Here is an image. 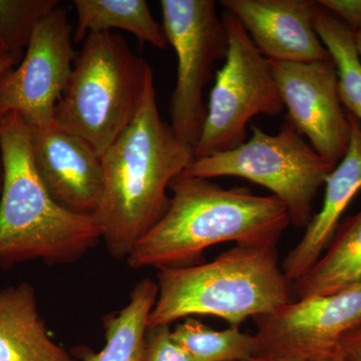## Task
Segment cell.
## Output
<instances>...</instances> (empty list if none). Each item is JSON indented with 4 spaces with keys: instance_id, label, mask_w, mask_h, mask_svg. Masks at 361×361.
<instances>
[{
    "instance_id": "4",
    "label": "cell",
    "mask_w": 361,
    "mask_h": 361,
    "mask_svg": "<svg viewBox=\"0 0 361 361\" xmlns=\"http://www.w3.org/2000/svg\"><path fill=\"white\" fill-rule=\"evenodd\" d=\"M149 327L212 315L239 327L295 300L293 282L278 263L276 246L235 245L208 263L161 268Z\"/></svg>"
},
{
    "instance_id": "21",
    "label": "cell",
    "mask_w": 361,
    "mask_h": 361,
    "mask_svg": "<svg viewBox=\"0 0 361 361\" xmlns=\"http://www.w3.org/2000/svg\"><path fill=\"white\" fill-rule=\"evenodd\" d=\"M59 6L58 0H0V45L23 56L40 21Z\"/></svg>"
},
{
    "instance_id": "22",
    "label": "cell",
    "mask_w": 361,
    "mask_h": 361,
    "mask_svg": "<svg viewBox=\"0 0 361 361\" xmlns=\"http://www.w3.org/2000/svg\"><path fill=\"white\" fill-rule=\"evenodd\" d=\"M142 361H193L173 339L170 325L148 327Z\"/></svg>"
},
{
    "instance_id": "2",
    "label": "cell",
    "mask_w": 361,
    "mask_h": 361,
    "mask_svg": "<svg viewBox=\"0 0 361 361\" xmlns=\"http://www.w3.org/2000/svg\"><path fill=\"white\" fill-rule=\"evenodd\" d=\"M194 160V149L161 120L153 80L134 122L102 155L104 192L94 217L113 257L127 260L164 217L169 184Z\"/></svg>"
},
{
    "instance_id": "11",
    "label": "cell",
    "mask_w": 361,
    "mask_h": 361,
    "mask_svg": "<svg viewBox=\"0 0 361 361\" xmlns=\"http://www.w3.org/2000/svg\"><path fill=\"white\" fill-rule=\"evenodd\" d=\"M287 109L286 122L305 135L315 151L336 167L348 153L350 123L338 96L332 59L311 63L269 61Z\"/></svg>"
},
{
    "instance_id": "23",
    "label": "cell",
    "mask_w": 361,
    "mask_h": 361,
    "mask_svg": "<svg viewBox=\"0 0 361 361\" xmlns=\"http://www.w3.org/2000/svg\"><path fill=\"white\" fill-rule=\"evenodd\" d=\"M317 4L334 14L355 35L361 30V0H319Z\"/></svg>"
},
{
    "instance_id": "1",
    "label": "cell",
    "mask_w": 361,
    "mask_h": 361,
    "mask_svg": "<svg viewBox=\"0 0 361 361\" xmlns=\"http://www.w3.org/2000/svg\"><path fill=\"white\" fill-rule=\"evenodd\" d=\"M169 189L172 197L167 212L126 260L132 269L199 264L207 248L224 242L276 246L291 224L279 199L254 195L247 187L225 189L183 172Z\"/></svg>"
},
{
    "instance_id": "28",
    "label": "cell",
    "mask_w": 361,
    "mask_h": 361,
    "mask_svg": "<svg viewBox=\"0 0 361 361\" xmlns=\"http://www.w3.org/2000/svg\"><path fill=\"white\" fill-rule=\"evenodd\" d=\"M0 51H4V49H2L1 45H0Z\"/></svg>"
},
{
    "instance_id": "24",
    "label": "cell",
    "mask_w": 361,
    "mask_h": 361,
    "mask_svg": "<svg viewBox=\"0 0 361 361\" xmlns=\"http://www.w3.org/2000/svg\"><path fill=\"white\" fill-rule=\"evenodd\" d=\"M341 353L345 361H361V325L342 337Z\"/></svg>"
},
{
    "instance_id": "25",
    "label": "cell",
    "mask_w": 361,
    "mask_h": 361,
    "mask_svg": "<svg viewBox=\"0 0 361 361\" xmlns=\"http://www.w3.org/2000/svg\"><path fill=\"white\" fill-rule=\"evenodd\" d=\"M23 56H18V54H11L7 51H0V77L7 71L11 70L14 66L20 63ZM2 184V165L0 160V189Z\"/></svg>"
},
{
    "instance_id": "26",
    "label": "cell",
    "mask_w": 361,
    "mask_h": 361,
    "mask_svg": "<svg viewBox=\"0 0 361 361\" xmlns=\"http://www.w3.org/2000/svg\"><path fill=\"white\" fill-rule=\"evenodd\" d=\"M248 361H302V360H282V358H272V357H254ZM315 361H345L341 355L336 356V357L329 358V360H315Z\"/></svg>"
},
{
    "instance_id": "13",
    "label": "cell",
    "mask_w": 361,
    "mask_h": 361,
    "mask_svg": "<svg viewBox=\"0 0 361 361\" xmlns=\"http://www.w3.org/2000/svg\"><path fill=\"white\" fill-rule=\"evenodd\" d=\"M220 4L238 18L269 61L311 63L331 59L313 26L316 1L222 0Z\"/></svg>"
},
{
    "instance_id": "10",
    "label": "cell",
    "mask_w": 361,
    "mask_h": 361,
    "mask_svg": "<svg viewBox=\"0 0 361 361\" xmlns=\"http://www.w3.org/2000/svg\"><path fill=\"white\" fill-rule=\"evenodd\" d=\"M73 37L63 7L40 21L20 63L0 77V118L16 111L35 129L54 125L75 58Z\"/></svg>"
},
{
    "instance_id": "5",
    "label": "cell",
    "mask_w": 361,
    "mask_h": 361,
    "mask_svg": "<svg viewBox=\"0 0 361 361\" xmlns=\"http://www.w3.org/2000/svg\"><path fill=\"white\" fill-rule=\"evenodd\" d=\"M154 75L122 35L90 33L54 111V125L103 155L134 122Z\"/></svg>"
},
{
    "instance_id": "18",
    "label": "cell",
    "mask_w": 361,
    "mask_h": 361,
    "mask_svg": "<svg viewBox=\"0 0 361 361\" xmlns=\"http://www.w3.org/2000/svg\"><path fill=\"white\" fill-rule=\"evenodd\" d=\"M78 23L73 39L82 42L90 33L126 30L159 49L167 47L160 25L145 0H75Z\"/></svg>"
},
{
    "instance_id": "27",
    "label": "cell",
    "mask_w": 361,
    "mask_h": 361,
    "mask_svg": "<svg viewBox=\"0 0 361 361\" xmlns=\"http://www.w3.org/2000/svg\"><path fill=\"white\" fill-rule=\"evenodd\" d=\"M355 44L361 59V30L355 35Z\"/></svg>"
},
{
    "instance_id": "15",
    "label": "cell",
    "mask_w": 361,
    "mask_h": 361,
    "mask_svg": "<svg viewBox=\"0 0 361 361\" xmlns=\"http://www.w3.org/2000/svg\"><path fill=\"white\" fill-rule=\"evenodd\" d=\"M0 361H78L49 336L27 282L0 289Z\"/></svg>"
},
{
    "instance_id": "6",
    "label": "cell",
    "mask_w": 361,
    "mask_h": 361,
    "mask_svg": "<svg viewBox=\"0 0 361 361\" xmlns=\"http://www.w3.org/2000/svg\"><path fill=\"white\" fill-rule=\"evenodd\" d=\"M336 168L286 122L269 135L252 126V137L238 148L195 159L185 174L213 179L239 177L270 190L286 207L291 224L307 227L318 190Z\"/></svg>"
},
{
    "instance_id": "19",
    "label": "cell",
    "mask_w": 361,
    "mask_h": 361,
    "mask_svg": "<svg viewBox=\"0 0 361 361\" xmlns=\"http://www.w3.org/2000/svg\"><path fill=\"white\" fill-rule=\"evenodd\" d=\"M313 26L336 65L341 103L361 125V59L356 49L355 35L317 1Z\"/></svg>"
},
{
    "instance_id": "12",
    "label": "cell",
    "mask_w": 361,
    "mask_h": 361,
    "mask_svg": "<svg viewBox=\"0 0 361 361\" xmlns=\"http://www.w3.org/2000/svg\"><path fill=\"white\" fill-rule=\"evenodd\" d=\"M32 147L37 174L56 203L80 215H96L104 192L103 163L96 149L56 125L32 128Z\"/></svg>"
},
{
    "instance_id": "16",
    "label": "cell",
    "mask_w": 361,
    "mask_h": 361,
    "mask_svg": "<svg viewBox=\"0 0 361 361\" xmlns=\"http://www.w3.org/2000/svg\"><path fill=\"white\" fill-rule=\"evenodd\" d=\"M158 284L144 278L130 291L129 302L104 318L106 345L99 353L78 350V361H142L149 318L158 298Z\"/></svg>"
},
{
    "instance_id": "8",
    "label": "cell",
    "mask_w": 361,
    "mask_h": 361,
    "mask_svg": "<svg viewBox=\"0 0 361 361\" xmlns=\"http://www.w3.org/2000/svg\"><path fill=\"white\" fill-rule=\"evenodd\" d=\"M164 35L177 56L171 118L178 139L196 149L205 125L203 94L216 61L227 56L229 40L214 0H161Z\"/></svg>"
},
{
    "instance_id": "14",
    "label": "cell",
    "mask_w": 361,
    "mask_h": 361,
    "mask_svg": "<svg viewBox=\"0 0 361 361\" xmlns=\"http://www.w3.org/2000/svg\"><path fill=\"white\" fill-rule=\"evenodd\" d=\"M346 114L351 133L348 153L325 180L322 210L313 216L302 239L282 263V270L293 283L322 257L334 238L342 214L361 189V125L355 116Z\"/></svg>"
},
{
    "instance_id": "20",
    "label": "cell",
    "mask_w": 361,
    "mask_h": 361,
    "mask_svg": "<svg viewBox=\"0 0 361 361\" xmlns=\"http://www.w3.org/2000/svg\"><path fill=\"white\" fill-rule=\"evenodd\" d=\"M172 337L193 361H248L256 357L255 337L239 327L220 331L189 317L172 329Z\"/></svg>"
},
{
    "instance_id": "7",
    "label": "cell",
    "mask_w": 361,
    "mask_h": 361,
    "mask_svg": "<svg viewBox=\"0 0 361 361\" xmlns=\"http://www.w3.org/2000/svg\"><path fill=\"white\" fill-rule=\"evenodd\" d=\"M223 20L229 47L216 75L195 159L238 148L246 142L247 125L254 116H277L284 109L269 59L236 16L226 11Z\"/></svg>"
},
{
    "instance_id": "9",
    "label": "cell",
    "mask_w": 361,
    "mask_h": 361,
    "mask_svg": "<svg viewBox=\"0 0 361 361\" xmlns=\"http://www.w3.org/2000/svg\"><path fill=\"white\" fill-rule=\"evenodd\" d=\"M256 357L315 361L341 355L342 337L361 325V281L298 299L253 318Z\"/></svg>"
},
{
    "instance_id": "17",
    "label": "cell",
    "mask_w": 361,
    "mask_h": 361,
    "mask_svg": "<svg viewBox=\"0 0 361 361\" xmlns=\"http://www.w3.org/2000/svg\"><path fill=\"white\" fill-rule=\"evenodd\" d=\"M360 281L361 210L339 223L319 260L294 282V298L329 295Z\"/></svg>"
},
{
    "instance_id": "3",
    "label": "cell",
    "mask_w": 361,
    "mask_h": 361,
    "mask_svg": "<svg viewBox=\"0 0 361 361\" xmlns=\"http://www.w3.org/2000/svg\"><path fill=\"white\" fill-rule=\"evenodd\" d=\"M0 267L73 264L103 239L94 216L71 212L49 193L33 163L32 128L16 111L0 118Z\"/></svg>"
}]
</instances>
